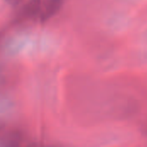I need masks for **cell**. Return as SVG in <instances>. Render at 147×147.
Instances as JSON below:
<instances>
[{"label": "cell", "instance_id": "obj_1", "mask_svg": "<svg viewBox=\"0 0 147 147\" xmlns=\"http://www.w3.org/2000/svg\"><path fill=\"white\" fill-rule=\"evenodd\" d=\"M24 141V134L19 129H0V146H20Z\"/></svg>", "mask_w": 147, "mask_h": 147}, {"label": "cell", "instance_id": "obj_2", "mask_svg": "<svg viewBox=\"0 0 147 147\" xmlns=\"http://www.w3.org/2000/svg\"><path fill=\"white\" fill-rule=\"evenodd\" d=\"M65 0H47L45 4L41 6L38 16L40 22L45 23L53 18L61 9Z\"/></svg>", "mask_w": 147, "mask_h": 147}, {"label": "cell", "instance_id": "obj_3", "mask_svg": "<svg viewBox=\"0 0 147 147\" xmlns=\"http://www.w3.org/2000/svg\"><path fill=\"white\" fill-rule=\"evenodd\" d=\"M41 6V0H28L21 9L16 20H28L34 16H39Z\"/></svg>", "mask_w": 147, "mask_h": 147}, {"label": "cell", "instance_id": "obj_4", "mask_svg": "<svg viewBox=\"0 0 147 147\" xmlns=\"http://www.w3.org/2000/svg\"><path fill=\"white\" fill-rule=\"evenodd\" d=\"M7 3H14V2H16V0H5Z\"/></svg>", "mask_w": 147, "mask_h": 147}]
</instances>
